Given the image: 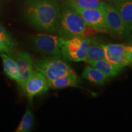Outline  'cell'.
Returning a JSON list of instances; mask_svg holds the SVG:
<instances>
[{
  "label": "cell",
  "mask_w": 132,
  "mask_h": 132,
  "mask_svg": "<svg viewBox=\"0 0 132 132\" xmlns=\"http://www.w3.org/2000/svg\"><path fill=\"white\" fill-rule=\"evenodd\" d=\"M12 56L15 60L19 70L20 80L18 84L23 89L26 81L34 71V62L30 54L23 51L15 52Z\"/></svg>",
  "instance_id": "9"
},
{
  "label": "cell",
  "mask_w": 132,
  "mask_h": 132,
  "mask_svg": "<svg viewBox=\"0 0 132 132\" xmlns=\"http://www.w3.org/2000/svg\"><path fill=\"white\" fill-rule=\"evenodd\" d=\"M33 114L30 110H27L21 119L20 123L15 130V132H27L30 131L33 127Z\"/></svg>",
  "instance_id": "17"
},
{
  "label": "cell",
  "mask_w": 132,
  "mask_h": 132,
  "mask_svg": "<svg viewBox=\"0 0 132 132\" xmlns=\"http://www.w3.org/2000/svg\"><path fill=\"white\" fill-rule=\"evenodd\" d=\"M25 15L35 28L48 33L57 32L61 5L57 0H28Z\"/></svg>",
  "instance_id": "1"
},
{
  "label": "cell",
  "mask_w": 132,
  "mask_h": 132,
  "mask_svg": "<svg viewBox=\"0 0 132 132\" xmlns=\"http://www.w3.org/2000/svg\"><path fill=\"white\" fill-rule=\"evenodd\" d=\"M0 57L2 59L4 73L11 80L15 81L19 83L20 73L17 64L14 57L5 53H0Z\"/></svg>",
  "instance_id": "11"
},
{
  "label": "cell",
  "mask_w": 132,
  "mask_h": 132,
  "mask_svg": "<svg viewBox=\"0 0 132 132\" xmlns=\"http://www.w3.org/2000/svg\"><path fill=\"white\" fill-rule=\"evenodd\" d=\"M65 39L60 36L37 34L31 37V43L37 52L51 56L61 55V46Z\"/></svg>",
  "instance_id": "6"
},
{
  "label": "cell",
  "mask_w": 132,
  "mask_h": 132,
  "mask_svg": "<svg viewBox=\"0 0 132 132\" xmlns=\"http://www.w3.org/2000/svg\"><path fill=\"white\" fill-rule=\"evenodd\" d=\"M128 44H129V45L132 46V35L131 36V37H130V40H129V42H128Z\"/></svg>",
  "instance_id": "22"
},
{
  "label": "cell",
  "mask_w": 132,
  "mask_h": 132,
  "mask_svg": "<svg viewBox=\"0 0 132 132\" xmlns=\"http://www.w3.org/2000/svg\"><path fill=\"white\" fill-rule=\"evenodd\" d=\"M100 8L103 11L106 24L110 31L115 33L122 39H126L130 36L132 27L125 22L113 5L103 1Z\"/></svg>",
  "instance_id": "4"
},
{
  "label": "cell",
  "mask_w": 132,
  "mask_h": 132,
  "mask_svg": "<svg viewBox=\"0 0 132 132\" xmlns=\"http://www.w3.org/2000/svg\"><path fill=\"white\" fill-rule=\"evenodd\" d=\"M78 78L75 72L72 71L63 77H59L48 82V87L50 89H62L67 87H73L78 85Z\"/></svg>",
  "instance_id": "13"
},
{
  "label": "cell",
  "mask_w": 132,
  "mask_h": 132,
  "mask_svg": "<svg viewBox=\"0 0 132 132\" xmlns=\"http://www.w3.org/2000/svg\"><path fill=\"white\" fill-rule=\"evenodd\" d=\"M107 1H108V3H110V4H111L112 5H113L114 4H115V3L119 2V1H121V0H106Z\"/></svg>",
  "instance_id": "21"
},
{
  "label": "cell",
  "mask_w": 132,
  "mask_h": 132,
  "mask_svg": "<svg viewBox=\"0 0 132 132\" xmlns=\"http://www.w3.org/2000/svg\"><path fill=\"white\" fill-rule=\"evenodd\" d=\"M113 6L125 22L132 27V0H121Z\"/></svg>",
  "instance_id": "16"
},
{
  "label": "cell",
  "mask_w": 132,
  "mask_h": 132,
  "mask_svg": "<svg viewBox=\"0 0 132 132\" xmlns=\"http://www.w3.org/2000/svg\"><path fill=\"white\" fill-rule=\"evenodd\" d=\"M34 68L45 77L48 82L73 71L65 59L58 56L36 59L34 61Z\"/></svg>",
  "instance_id": "3"
},
{
  "label": "cell",
  "mask_w": 132,
  "mask_h": 132,
  "mask_svg": "<svg viewBox=\"0 0 132 132\" xmlns=\"http://www.w3.org/2000/svg\"><path fill=\"white\" fill-rule=\"evenodd\" d=\"M125 57L127 61L128 65L132 64V46L127 45L125 52Z\"/></svg>",
  "instance_id": "20"
},
{
  "label": "cell",
  "mask_w": 132,
  "mask_h": 132,
  "mask_svg": "<svg viewBox=\"0 0 132 132\" xmlns=\"http://www.w3.org/2000/svg\"><path fill=\"white\" fill-rule=\"evenodd\" d=\"M87 62L89 64V65L97 69L103 73L108 78L118 75L122 69V68L111 63L106 59L89 61Z\"/></svg>",
  "instance_id": "10"
},
{
  "label": "cell",
  "mask_w": 132,
  "mask_h": 132,
  "mask_svg": "<svg viewBox=\"0 0 132 132\" xmlns=\"http://www.w3.org/2000/svg\"><path fill=\"white\" fill-rule=\"evenodd\" d=\"M48 82L44 75L40 72L34 70L24 84L23 89L24 93L29 100L48 90Z\"/></svg>",
  "instance_id": "8"
},
{
  "label": "cell",
  "mask_w": 132,
  "mask_h": 132,
  "mask_svg": "<svg viewBox=\"0 0 132 132\" xmlns=\"http://www.w3.org/2000/svg\"><path fill=\"white\" fill-rule=\"evenodd\" d=\"M125 44H108L103 45L106 53L113 56H122L125 55V52L127 48Z\"/></svg>",
  "instance_id": "19"
},
{
  "label": "cell",
  "mask_w": 132,
  "mask_h": 132,
  "mask_svg": "<svg viewBox=\"0 0 132 132\" xmlns=\"http://www.w3.org/2000/svg\"><path fill=\"white\" fill-rule=\"evenodd\" d=\"M91 38L73 37L66 39L61 46V55L65 60L86 61L87 51Z\"/></svg>",
  "instance_id": "5"
},
{
  "label": "cell",
  "mask_w": 132,
  "mask_h": 132,
  "mask_svg": "<svg viewBox=\"0 0 132 132\" xmlns=\"http://www.w3.org/2000/svg\"><path fill=\"white\" fill-rule=\"evenodd\" d=\"M106 59V50L103 44H99L91 39V41L87 51L86 61Z\"/></svg>",
  "instance_id": "14"
},
{
  "label": "cell",
  "mask_w": 132,
  "mask_h": 132,
  "mask_svg": "<svg viewBox=\"0 0 132 132\" xmlns=\"http://www.w3.org/2000/svg\"><path fill=\"white\" fill-rule=\"evenodd\" d=\"M71 6L80 15L87 26L94 28L97 32H108L110 31L106 24L101 8H81Z\"/></svg>",
  "instance_id": "7"
},
{
  "label": "cell",
  "mask_w": 132,
  "mask_h": 132,
  "mask_svg": "<svg viewBox=\"0 0 132 132\" xmlns=\"http://www.w3.org/2000/svg\"><path fill=\"white\" fill-rule=\"evenodd\" d=\"M82 77L86 80L98 85H104L108 78L103 73L90 65L87 66L84 69Z\"/></svg>",
  "instance_id": "15"
},
{
  "label": "cell",
  "mask_w": 132,
  "mask_h": 132,
  "mask_svg": "<svg viewBox=\"0 0 132 132\" xmlns=\"http://www.w3.org/2000/svg\"><path fill=\"white\" fill-rule=\"evenodd\" d=\"M17 46V43L13 39L7 31L0 24V53L12 56Z\"/></svg>",
  "instance_id": "12"
},
{
  "label": "cell",
  "mask_w": 132,
  "mask_h": 132,
  "mask_svg": "<svg viewBox=\"0 0 132 132\" xmlns=\"http://www.w3.org/2000/svg\"><path fill=\"white\" fill-rule=\"evenodd\" d=\"M97 31L87 26L85 21L70 5L66 2L61 4V16L57 32L64 39L73 37L89 38Z\"/></svg>",
  "instance_id": "2"
},
{
  "label": "cell",
  "mask_w": 132,
  "mask_h": 132,
  "mask_svg": "<svg viewBox=\"0 0 132 132\" xmlns=\"http://www.w3.org/2000/svg\"><path fill=\"white\" fill-rule=\"evenodd\" d=\"M102 0H67L66 3L70 6L81 8H100Z\"/></svg>",
  "instance_id": "18"
}]
</instances>
